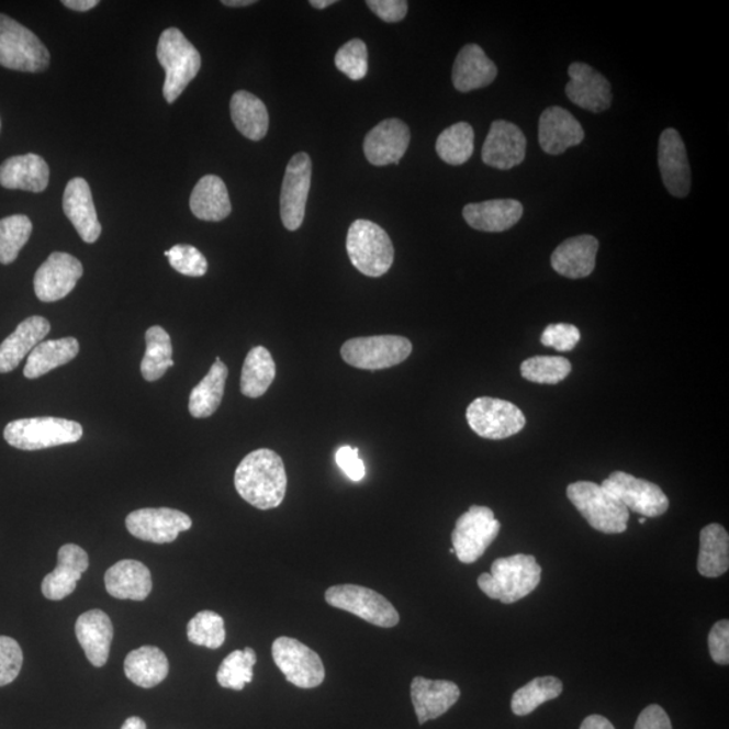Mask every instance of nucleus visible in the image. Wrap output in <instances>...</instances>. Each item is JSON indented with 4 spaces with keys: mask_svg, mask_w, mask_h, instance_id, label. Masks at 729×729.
<instances>
[{
    "mask_svg": "<svg viewBox=\"0 0 729 729\" xmlns=\"http://www.w3.org/2000/svg\"><path fill=\"white\" fill-rule=\"evenodd\" d=\"M369 9L385 22H400L407 15L408 3L405 0H368Z\"/></svg>",
    "mask_w": 729,
    "mask_h": 729,
    "instance_id": "nucleus-52",
    "label": "nucleus"
},
{
    "mask_svg": "<svg viewBox=\"0 0 729 729\" xmlns=\"http://www.w3.org/2000/svg\"><path fill=\"white\" fill-rule=\"evenodd\" d=\"M187 635L192 644L220 649L226 640L225 620L213 610H202L188 623Z\"/></svg>",
    "mask_w": 729,
    "mask_h": 729,
    "instance_id": "nucleus-45",
    "label": "nucleus"
},
{
    "mask_svg": "<svg viewBox=\"0 0 729 729\" xmlns=\"http://www.w3.org/2000/svg\"><path fill=\"white\" fill-rule=\"evenodd\" d=\"M411 141L410 128L403 121L391 117L379 123L365 138V157L375 167L399 164Z\"/></svg>",
    "mask_w": 729,
    "mask_h": 729,
    "instance_id": "nucleus-20",
    "label": "nucleus"
},
{
    "mask_svg": "<svg viewBox=\"0 0 729 729\" xmlns=\"http://www.w3.org/2000/svg\"><path fill=\"white\" fill-rule=\"evenodd\" d=\"M470 428L481 438L500 440L519 434L526 416L515 404L495 397H479L467 410Z\"/></svg>",
    "mask_w": 729,
    "mask_h": 729,
    "instance_id": "nucleus-11",
    "label": "nucleus"
},
{
    "mask_svg": "<svg viewBox=\"0 0 729 729\" xmlns=\"http://www.w3.org/2000/svg\"><path fill=\"white\" fill-rule=\"evenodd\" d=\"M523 378L537 384H560L572 373V363L563 357L538 356L521 363Z\"/></svg>",
    "mask_w": 729,
    "mask_h": 729,
    "instance_id": "nucleus-44",
    "label": "nucleus"
},
{
    "mask_svg": "<svg viewBox=\"0 0 729 729\" xmlns=\"http://www.w3.org/2000/svg\"><path fill=\"white\" fill-rule=\"evenodd\" d=\"M567 96L570 102L591 113H603L613 104V87L595 68L573 63L568 70Z\"/></svg>",
    "mask_w": 729,
    "mask_h": 729,
    "instance_id": "nucleus-18",
    "label": "nucleus"
},
{
    "mask_svg": "<svg viewBox=\"0 0 729 729\" xmlns=\"http://www.w3.org/2000/svg\"><path fill=\"white\" fill-rule=\"evenodd\" d=\"M708 646L710 657L716 663L727 666L729 663V621H717L709 632Z\"/></svg>",
    "mask_w": 729,
    "mask_h": 729,
    "instance_id": "nucleus-50",
    "label": "nucleus"
},
{
    "mask_svg": "<svg viewBox=\"0 0 729 729\" xmlns=\"http://www.w3.org/2000/svg\"><path fill=\"white\" fill-rule=\"evenodd\" d=\"M334 3H337V2H335V0H311V2H310V4L313 5V8L319 9V10L326 9V8H328V5H332Z\"/></svg>",
    "mask_w": 729,
    "mask_h": 729,
    "instance_id": "nucleus-58",
    "label": "nucleus"
},
{
    "mask_svg": "<svg viewBox=\"0 0 729 729\" xmlns=\"http://www.w3.org/2000/svg\"><path fill=\"white\" fill-rule=\"evenodd\" d=\"M78 258L68 253L55 251L34 276V292L41 302L53 303L67 298L83 276Z\"/></svg>",
    "mask_w": 729,
    "mask_h": 729,
    "instance_id": "nucleus-16",
    "label": "nucleus"
},
{
    "mask_svg": "<svg viewBox=\"0 0 729 729\" xmlns=\"http://www.w3.org/2000/svg\"><path fill=\"white\" fill-rule=\"evenodd\" d=\"M83 434L78 422L61 417H29L10 422L4 427L3 437L18 450L35 451L79 442Z\"/></svg>",
    "mask_w": 729,
    "mask_h": 729,
    "instance_id": "nucleus-4",
    "label": "nucleus"
},
{
    "mask_svg": "<svg viewBox=\"0 0 729 729\" xmlns=\"http://www.w3.org/2000/svg\"><path fill=\"white\" fill-rule=\"evenodd\" d=\"M104 584L110 596L133 602H144L153 587L150 570L134 560H123L111 567L105 572Z\"/></svg>",
    "mask_w": 729,
    "mask_h": 729,
    "instance_id": "nucleus-31",
    "label": "nucleus"
},
{
    "mask_svg": "<svg viewBox=\"0 0 729 729\" xmlns=\"http://www.w3.org/2000/svg\"><path fill=\"white\" fill-rule=\"evenodd\" d=\"M146 351L141 362V374L146 381L160 380L172 368L173 348L170 335L161 326H153L145 334Z\"/></svg>",
    "mask_w": 729,
    "mask_h": 729,
    "instance_id": "nucleus-39",
    "label": "nucleus"
},
{
    "mask_svg": "<svg viewBox=\"0 0 729 729\" xmlns=\"http://www.w3.org/2000/svg\"><path fill=\"white\" fill-rule=\"evenodd\" d=\"M272 655L276 666L292 685L313 689L325 681L326 672L321 657L299 640L281 637L274 640Z\"/></svg>",
    "mask_w": 729,
    "mask_h": 729,
    "instance_id": "nucleus-12",
    "label": "nucleus"
},
{
    "mask_svg": "<svg viewBox=\"0 0 729 729\" xmlns=\"http://www.w3.org/2000/svg\"><path fill=\"white\" fill-rule=\"evenodd\" d=\"M123 668L126 677L144 689L160 685L169 674L168 658L155 646H143L128 652Z\"/></svg>",
    "mask_w": 729,
    "mask_h": 729,
    "instance_id": "nucleus-33",
    "label": "nucleus"
},
{
    "mask_svg": "<svg viewBox=\"0 0 729 729\" xmlns=\"http://www.w3.org/2000/svg\"><path fill=\"white\" fill-rule=\"evenodd\" d=\"M413 352L411 340L399 335H375V337L346 340L340 356L350 367L363 370H381L404 362Z\"/></svg>",
    "mask_w": 729,
    "mask_h": 729,
    "instance_id": "nucleus-8",
    "label": "nucleus"
},
{
    "mask_svg": "<svg viewBox=\"0 0 729 729\" xmlns=\"http://www.w3.org/2000/svg\"><path fill=\"white\" fill-rule=\"evenodd\" d=\"M526 149V135L519 127L507 121H495L482 146V161L492 168L509 170L525 161Z\"/></svg>",
    "mask_w": 729,
    "mask_h": 729,
    "instance_id": "nucleus-17",
    "label": "nucleus"
},
{
    "mask_svg": "<svg viewBox=\"0 0 729 729\" xmlns=\"http://www.w3.org/2000/svg\"><path fill=\"white\" fill-rule=\"evenodd\" d=\"M497 78V67L484 49L469 44L458 53L452 67V85L460 92H470L487 87Z\"/></svg>",
    "mask_w": 729,
    "mask_h": 729,
    "instance_id": "nucleus-29",
    "label": "nucleus"
},
{
    "mask_svg": "<svg viewBox=\"0 0 729 729\" xmlns=\"http://www.w3.org/2000/svg\"><path fill=\"white\" fill-rule=\"evenodd\" d=\"M635 729H673L672 721L660 705L652 704L639 715Z\"/></svg>",
    "mask_w": 729,
    "mask_h": 729,
    "instance_id": "nucleus-53",
    "label": "nucleus"
},
{
    "mask_svg": "<svg viewBox=\"0 0 729 729\" xmlns=\"http://www.w3.org/2000/svg\"><path fill=\"white\" fill-rule=\"evenodd\" d=\"M121 729H148L146 728V722L141 719V717L133 716L128 717V719L123 722V726Z\"/></svg>",
    "mask_w": 729,
    "mask_h": 729,
    "instance_id": "nucleus-56",
    "label": "nucleus"
},
{
    "mask_svg": "<svg viewBox=\"0 0 729 729\" xmlns=\"http://www.w3.org/2000/svg\"><path fill=\"white\" fill-rule=\"evenodd\" d=\"M602 486L628 511L643 517H658L669 509V498L660 486L632 474L614 472Z\"/></svg>",
    "mask_w": 729,
    "mask_h": 729,
    "instance_id": "nucleus-14",
    "label": "nucleus"
},
{
    "mask_svg": "<svg viewBox=\"0 0 729 729\" xmlns=\"http://www.w3.org/2000/svg\"><path fill=\"white\" fill-rule=\"evenodd\" d=\"M335 66L349 79L362 80L368 74V48L361 40H351L335 55Z\"/></svg>",
    "mask_w": 729,
    "mask_h": 729,
    "instance_id": "nucleus-46",
    "label": "nucleus"
},
{
    "mask_svg": "<svg viewBox=\"0 0 729 729\" xmlns=\"http://www.w3.org/2000/svg\"><path fill=\"white\" fill-rule=\"evenodd\" d=\"M227 375L226 365L221 361L220 357H216L210 372L191 392L188 410L193 417L204 419L216 413L223 395H225Z\"/></svg>",
    "mask_w": 729,
    "mask_h": 729,
    "instance_id": "nucleus-37",
    "label": "nucleus"
},
{
    "mask_svg": "<svg viewBox=\"0 0 729 729\" xmlns=\"http://www.w3.org/2000/svg\"><path fill=\"white\" fill-rule=\"evenodd\" d=\"M500 527L491 508L472 505L468 513L458 517L451 535L452 549L458 560L462 563L479 561L497 538Z\"/></svg>",
    "mask_w": 729,
    "mask_h": 729,
    "instance_id": "nucleus-9",
    "label": "nucleus"
},
{
    "mask_svg": "<svg viewBox=\"0 0 729 729\" xmlns=\"http://www.w3.org/2000/svg\"><path fill=\"white\" fill-rule=\"evenodd\" d=\"M462 215L474 231L503 233L521 220L523 205L515 199L486 200L464 205Z\"/></svg>",
    "mask_w": 729,
    "mask_h": 729,
    "instance_id": "nucleus-27",
    "label": "nucleus"
},
{
    "mask_svg": "<svg viewBox=\"0 0 729 729\" xmlns=\"http://www.w3.org/2000/svg\"><path fill=\"white\" fill-rule=\"evenodd\" d=\"M48 164L38 155L14 156L0 166V186L8 190L44 192L49 184Z\"/></svg>",
    "mask_w": 729,
    "mask_h": 729,
    "instance_id": "nucleus-30",
    "label": "nucleus"
},
{
    "mask_svg": "<svg viewBox=\"0 0 729 729\" xmlns=\"http://www.w3.org/2000/svg\"><path fill=\"white\" fill-rule=\"evenodd\" d=\"M542 579V568L534 556L516 554L498 558L492 563L491 573L481 574L479 587L485 595L503 604H514L537 590Z\"/></svg>",
    "mask_w": 729,
    "mask_h": 729,
    "instance_id": "nucleus-2",
    "label": "nucleus"
},
{
    "mask_svg": "<svg viewBox=\"0 0 729 729\" xmlns=\"http://www.w3.org/2000/svg\"><path fill=\"white\" fill-rule=\"evenodd\" d=\"M287 472L278 452L269 449L251 451L234 474L235 490L253 507L278 508L287 493Z\"/></svg>",
    "mask_w": 729,
    "mask_h": 729,
    "instance_id": "nucleus-1",
    "label": "nucleus"
},
{
    "mask_svg": "<svg viewBox=\"0 0 729 729\" xmlns=\"http://www.w3.org/2000/svg\"><path fill=\"white\" fill-rule=\"evenodd\" d=\"M49 333L51 323L44 316H31L22 321L13 334L0 344V373L13 372Z\"/></svg>",
    "mask_w": 729,
    "mask_h": 729,
    "instance_id": "nucleus-28",
    "label": "nucleus"
},
{
    "mask_svg": "<svg viewBox=\"0 0 729 729\" xmlns=\"http://www.w3.org/2000/svg\"><path fill=\"white\" fill-rule=\"evenodd\" d=\"M255 0H223L222 4L227 8H245V5L255 4Z\"/></svg>",
    "mask_w": 729,
    "mask_h": 729,
    "instance_id": "nucleus-57",
    "label": "nucleus"
},
{
    "mask_svg": "<svg viewBox=\"0 0 729 729\" xmlns=\"http://www.w3.org/2000/svg\"><path fill=\"white\" fill-rule=\"evenodd\" d=\"M581 333L577 327L568 325V323H556L545 328L540 343L547 348L557 351H572L579 345Z\"/></svg>",
    "mask_w": 729,
    "mask_h": 729,
    "instance_id": "nucleus-49",
    "label": "nucleus"
},
{
    "mask_svg": "<svg viewBox=\"0 0 729 729\" xmlns=\"http://www.w3.org/2000/svg\"><path fill=\"white\" fill-rule=\"evenodd\" d=\"M157 60L166 70L164 98L168 103H173L197 78L202 67V57L179 29L169 27L158 40Z\"/></svg>",
    "mask_w": 729,
    "mask_h": 729,
    "instance_id": "nucleus-3",
    "label": "nucleus"
},
{
    "mask_svg": "<svg viewBox=\"0 0 729 729\" xmlns=\"http://www.w3.org/2000/svg\"><path fill=\"white\" fill-rule=\"evenodd\" d=\"M563 684L556 677H539L515 692L511 708L516 716H527L540 705L562 695Z\"/></svg>",
    "mask_w": 729,
    "mask_h": 729,
    "instance_id": "nucleus-41",
    "label": "nucleus"
},
{
    "mask_svg": "<svg viewBox=\"0 0 729 729\" xmlns=\"http://www.w3.org/2000/svg\"><path fill=\"white\" fill-rule=\"evenodd\" d=\"M274 379L276 363L272 355L263 346H256L246 356L240 374V392L246 397H261L266 395Z\"/></svg>",
    "mask_w": 729,
    "mask_h": 729,
    "instance_id": "nucleus-38",
    "label": "nucleus"
},
{
    "mask_svg": "<svg viewBox=\"0 0 729 729\" xmlns=\"http://www.w3.org/2000/svg\"><path fill=\"white\" fill-rule=\"evenodd\" d=\"M23 652L16 640L0 637V686L11 684L21 673Z\"/></svg>",
    "mask_w": 729,
    "mask_h": 729,
    "instance_id": "nucleus-48",
    "label": "nucleus"
},
{
    "mask_svg": "<svg viewBox=\"0 0 729 729\" xmlns=\"http://www.w3.org/2000/svg\"><path fill=\"white\" fill-rule=\"evenodd\" d=\"M598 240L593 235H579L558 246L551 255V267L568 279H585L596 268Z\"/></svg>",
    "mask_w": 729,
    "mask_h": 729,
    "instance_id": "nucleus-25",
    "label": "nucleus"
},
{
    "mask_svg": "<svg viewBox=\"0 0 729 729\" xmlns=\"http://www.w3.org/2000/svg\"><path fill=\"white\" fill-rule=\"evenodd\" d=\"M335 461L351 481H361L367 475V468H365V463L360 458V450L357 448L344 446L335 455Z\"/></svg>",
    "mask_w": 729,
    "mask_h": 729,
    "instance_id": "nucleus-51",
    "label": "nucleus"
},
{
    "mask_svg": "<svg viewBox=\"0 0 729 729\" xmlns=\"http://www.w3.org/2000/svg\"><path fill=\"white\" fill-rule=\"evenodd\" d=\"M567 495L595 530L604 534H621L627 530L630 511L596 482H573L568 486Z\"/></svg>",
    "mask_w": 729,
    "mask_h": 729,
    "instance_id": "nucleus-5",
    "label": "nucleus"
},
{
    "mask_svg": "<svg viewBox=\"0 0 729 729\" xmlns=\"http://www.w3.org/2000/svg\"><path fill=\"white\" fill-rule=\"evenodd\" d=\"M333 608L346 610L361 617L370 625L392 628L399 625L400 616L395 607L380 593L360 585H337L328 587L325 595Z\"/></svg>",
    "mask_w": 729,
    "mask_h": 729,
    "instance_id": "nucleus-10",
    "label": "nucleus"
},
{
    "mask_svg": "<svg viewBox=\"0 0 729 729\" xmlns=\"http://www.w3.org/2000/svg\"><path fill=\"white\" fill-rule=\"evenodd\" d=\"M639 523H640V525H644V523H646V517H640Z\"/></svg>",
    "mask_w": 729,
    "mask_h": 729,
    "instance_id": "nucleus-59",
    "label": "nucleus"
},
{
    "mask_svg": "<svg viewBox=\"0 0 729 729\" xmlns=\"http://www.w3.org/2000/svg\"><path fill=\"white\" fill-rule=\"evenodd\" d=\"M166 256L176 272L190 278H202L208 273L209 262L195 246L175 245L172 249L166 251Z\"/></svg>",
    "mask_w": 729,
    "mask_h": 729,
    "instance_id": "nucleus-47",
    "label": "nucleus"
},
{
    "mask_svg": "<svg viewBox=\"0 0 729 729\" xmlns=\"http://www.w3.org/2000/svg\"><path fill=\"white\" fill-rule=\"evenodd\" d=\"M311 176H313V162L310 156L307 153H298L288 162L281 187L280 213L287 231L296 232L303 225L311 190Z\"/></svg>",
    "mask_w": 729,
    "mask_h": 729,
    "instance_id": "nucleus-13",
    "label": "nucleus"
},
{
    "mask_svg": "<svg viewBox=\"0 0 729 729\" xmlns=\"http://www.w3.org/2000/svg\"><path fill=\"white\" fill-rule=\"evenodd\" d=\"M581 123L568 110L552 105L539 120V145L547 155L558 156L584 141Z\"/></svg>",
    "mask_w": 729,
    "mask_h": 729,
    "instance_id": "nucleus-21",
    "label": "nucleus"
},
{
    "mask_svg": "<svg viewBox=\"0 0 729 729\" xmlns=\"http://www.w3.org/2000/svg\"><path fill=\"white\" fill-rule=\"evenodd\" d=\"M75 631L88 661L92 666L103 668L109 661L111 642L114 639V626L109 615L100 609L88 610L79 616Z\"/></svg>",
    "mask_w": 729,
    "mask_h": 729,
    "instance_id": "nucleus-26",
    "label": "nucleus"
},
{
    "mask_svg": "<svg viewBox=\"0 0 729 729\" xmlns=\"http://www.w3.org/2000/svg\"><path fill=\"white\" fill-rule=\"evenodd\" d=\"M658 166L669 193L685 198L691 192L692 175L684 141L675 128H666L658 145Z\"/></svg>",
    "mask_w": 729,
    "mask_h": 729,
    "instance_id": "nucleus-19",
    "label": "nucleus"
},
{
    "mask_svg": "<svg viewBox=\"0 0 729 729\" xmlns=\"http://www.w3.org/2000/svg\"><path fill=\"white\" fill-rule=\"evenodd\" d=\"M460 696V687L451 681L415 677L411 684V699L419 725L444 716Z\"/></svg>",
    "mask_w": 729,
    "mask_h": 729,
    "instance_id": "nucleus-24",
    "label": "nucleus"
},
{
    "mask_svg": "<svg viewBox=\"0 0 729 729\" xmlns=\"http://www.w3.org/2000/svg\"><path fill=\"white\" fill-rule=\"evenodd\" d=\"M474 152V131L467 122L456 123L437 139V153L440 160L450 166H462L470 160Z\"/></svg>",
    "mask_w": 729,
    "mask_h": 729,
    "instance_id": "nucleus-40",
    "label": "nucleus"
},
{
    "mask_svg": "<svg viewBox=\"0 0 729 729\" xmlns=\"http://www.w3.org/2000/svg\"><path fill=\"white\" fill-rule=\"evenodd\" d=\"M48 48L37 35L5 14H0V66L37 74L49 67Z\"/></svg>",
    "mask_w": 729,
    "mask_h": 729,
    "instance_id": "nucleus-7",
    "label": "nucleus"
},
{
    "mask_svg": "<svg viewBox=\"0 0 729 729\" xmlns=\"http://www.w3.org/2000/svg\"><path fill=\"white\" fill-rule=\"evenodd\" d=\"M256 663V651L250 647L233 651L217 670V684L225 689L244 691L245 685L253 681V668Z\"/></svg>",
    "mask_w": 729,
    "mask_h": 729,
    "instance_id": "nucleus-42",
    "label": "nucleus"
},
{
    "mask_svg": "<svg viewBox=\"0 0 729 729\" xmlns=\"http://www.w3.org/2000/svg\"><path fill=\"white\" fill-rule=\"evenodd\" d=\"M190 208L200 221L226 220L232 214V202L225 181L214 175L204 176L193 188Z\"/></svg>",
    "mask_w": 729,
    "mask_h": 729,
    "instance_id": "nucleus-32",
    "label": "nucleus"
},
{
    "mask_svg": "<svg viewBox=\"0 0 729 729\" xmlns=\"http://www.w3.org/2000/svg\"><path fill=\"white\" fill-rule=\"evenodd\" d=\"M232 120L238 132L251 141L266 137L269 128L267 105L248 91L235 92L231 103Z\"/></svg>",
    "mask_w": 729,
    "mask_h": 729,
    "instance_id": "nucleus-36",
    "label": "nucleus"
},
{
    "mask_svg": "<svg viewBox=\"0 0 729 729\" xmlns=\"http://www.w3.org/2000/svg\"><path fill=\"white\" fill-rule=\"evenodd\" d=\"M580 729H615L613 722L608 719H605L604 716L591 715L587 716L584 721H582Z\"/></svg>",
    "mask_w": 729,
    "mask_h": 729,
    "instance_id": "nucleus-54",
    "label": "nucleus"
},
{
    "mask_svg": "<svg viewBox=\"0 0 729 729\" xmlns=\"http://www.w3.org/2000/svg\"><path fill=\"white\" fill-rule=\"evenodd\" d=\"M346 250L352 266L368 278H381L395 260L390 235L375 223L358 220L349 228Z\"/></svg>",
    "mask_w": 729,
    "mask_h": 729,
    "instance_id": "nucleus-6",
    "label": "nucleus"
},
{
    "mask_svg": "<svg viewBox=\"0 0 729 729\" xmlns=\"http://www.w3.org/2000/svg\"><path fill=\"white\" fill-rule=\"evenodd\" d=\"M729 535L720 525H709L699 532L697 569L703 577L717 579L728 572Z\"/></svg>",
    "mask_w": 729,
    "mask_h": 729,
    "instance_id": "nucleus-35",
    "label": "nucleus"
},
{
    "mask_svg": "<svg viewBox=\"0 0 729 729\" xmlns=\"http://www.w3.org/2000/svg\"><path fill=\"white\" fill-rule=\"evenodd\" d=\"M80 345L74 337L43 340L35 346L31 355L27 356L23 374L26 379L43 378L44 374L52 372L53 369L60 368L74 360L79 355Z\"/></svg>",
    "mask_w": 729,
    "mask_h": 729,
    "instance_id": "nucleus-34",
    "label": "nucleus"
},
{
    "mask_svg": "<svg viewBox=\"0 0 729 729\" xmlns=\"http://www.w3.org/2000/svg\"><path fill=\"white\" fill-rule=\"evenodd\" d=\"M32 232L33 223L26 215H11L0 220V263H13Z\"/></svg>",
    "mask_w": 729,
    "mask_h": 729,
    "instance_id": "nucleus-43",
    "label": "nucleus"
},
{
    "mask_svg": "<svg viewBox=\"0 0 729 729\" xmlns=\"http://www.w3.org/2000/svg\"><path fill=\"white\" fill-rule=\"evenodd\" d=\"M64 214L86 244H93L102 233L90 184L85 179L70 180L63 197Z\"/></svg>",
    "mask_w": 729,
    "mask_h": 729,
    "instance_id": "nucleus-22",
    "label": "nucleus"
},
{
    "mask_svg": "<svg viewBox=\"0 0 729 729\" xmlns=\"http://www.w3.org/2000/svg\"><path fill=\"white\" fill-rule=\"evenodd\" d=\"M88 567L90 558L80 546L64 545L58 550L57 568L46 575L41 585L43 595L52 602L72 595Z\"/></svg>",
    "mask_w": 729,
    "mask_h": 729,
    "instance_id": "nucleus-23",
    "label": "nucleus"
},
{
    "mask_svg": "<svg viewBox=\"0 0 729 729\" xmlns=\"http://www.w3.org/2000/svg\"><path fill=\"white\" fill-rule=\"evenodd\" d=\"M133 537L152 543H172L181 532L191 530V517L172 508H144L126 517Z\"/></svg>",
    "mask_w": 729,
    "mask_h": 729,
    "instance_id": "nucleus-15",
    "label": "nucleus"
},
{
    "mask_svg": "<svg viewBox=\"0 0 729 729\" xmlns=\"http://www.w3.org/2000/svg\"><path fill=\"white\" fill-rule=\"evenodd\" d=\"M61 3L70 10L80 11V13L97 8L99 4L98 0H63Z\"/></svg>",
    "mask_w": 729,
    "mask_h": 729,
    "instance_id": "nucleus-55",
    "label": "nucleus"
}]
</instances>
